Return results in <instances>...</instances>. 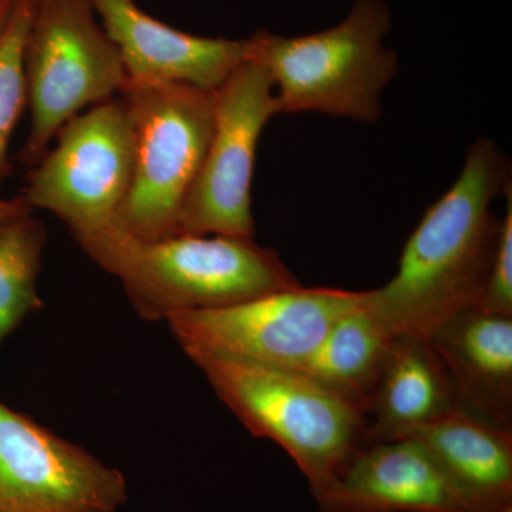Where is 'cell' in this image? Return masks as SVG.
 I'll return each mask as SVG.
<instances>
[{
  "instance_id": "6da1fadb",
  "label": "cell",
  "mask_w": 512,
  "mask_h": 512,
  "mask_svg": "<svg viewBox=\"0 0 512 512\" xmlns=\"http://www.w3.org/2000/svg\"><path fill=\"white\" fill-rule=\"evenodd\" d=\"M510 183L497 143L477 138L457 180L407 239L392 281L366 291V305L393 336L429 338L458 313L480 308L501 222L491 204Z\"/></svg>"
},
{
  "instance_id": "7a4b0ae2",
  "label": "cell",
  "mask_w": 512,
  "mask_h": 512,
  "mask_svg": "<svg viewBox=\"0 0 512 512\" xmlns=\"http://www.w3.org/2000/svg\"><path fill=\"white\" fill-rule=\"evenodd\" d=\"M79 245L94 264L119 279L134 311L151 322L301 285L278 251L254 239L175 235L141 241L114 227Z\"/></svg>"
},
{
  "instance_id": "3957f363",
  "label": "cell",
  "mask_w": 512,
  "mask_h": 512,
  "mask_svg": "<svg viewBox=\"0 0 512 512\" xmlns=\"http://www.w3.org/2000/svg\"><path fill=\"white\" fill-rule=\"evenodd\" d=\"M392 13L384 0H355L332 28L302 36L256 30L249 59L264 66L274 86L276 113H319L375 124L382 93L399 72L384 40Z\"/></svg>"
},
{
  "instance_id": "277c9868",
  "label": "cell",
  "mask_w": 512,
  "mask_h": 512,
  "mask_svg": "<svg viewBox=\"0 0 512 512\" xmlns=\"http://www.w3.org/2000/svg\"><path fill=\"white\" fill-rule=\"evenodd\" d=\"M222 403L256 437L284 448L313 497L363 444L366 414L298 369L194 357Z\"/></svg>"
},
{
  "instance_id": "5b68a950",
  "label": "cell",
  "mask_w": 512,
  "mask_h": 512,
  "mask_svg": "<svg viewBox=\"0 0 512 512\" xmlns=\"http://www.w3.org/2000/svg\"><path fill=\"white\" fill-rule=\"evenodd\" d=\"M134 128V170L117 225L131 237L178 235L180 215L214 130L217 90L127 82L119 96Z\"/></svg>"
},
{
  "instance_id": "8992f818",
  "label": "cell",
  "mask_w": 512,
  "mask_h": 512,
  "mask_svg": "<svg viewBox=\"0 0 512 512\" xmlns=\"http://www.w3.org/2000/svg\"><path fill=\"white\" fill-rule=\"evenodd\" d=\"M30 133L20 160L33 167L82 111L116 99L126 69L92 0H33L25 46Z\"/></svg>"
},
{
  "instance_id": "52a82bcc",
  "label": "cell",
  "mask_w": 512,
  "mask_h": 512,
  "mask_svg": "<svg viewBox=\"0 0 512 512\" xmlns=\"http://www.w3.org/2000/svg\"><path fill=\"white\" fill-rule=\"evenodd\" d=\"M134 128L120 97L72 117L33 165L22 201L55 214L77 244L117 225L134 170Z\"/></svg>"
},
{
  "instance_id": "ba28073f",
  "label": "cell",
  "mask_w": 512,
  "mask_h": 512,
  "mask_svg": "<svg viewBox=\"0 0 512 512\" xmlns=\"http://www.w3.org/2000/svg\"><path fill=\"white\" fill-rule=\"evenodd\" d=\"M365 291L296 288L165 320L185 355L301 369L330 326L355 308Z\"/></svg>"
},
{
  "instance_id": "9c48e42d",
  "label": "cell",
  "mask_w": 512,
  "mask_h": 512,
  "mask_svg": "<svg viewBox=\"0 0 512 512\" xmlns=\"http://www.w3.org/2000/svg\"><path fill=\"white\" fill-rule=\"evenodd\" d=\"M276 113L274 86L245 60L217 90L214 130L180 215L178 235L255 237L252 180L259 138Z\"/></svg>"
},
{
  "instance_id": "30bf717a",
  "label": "cell",
  "mask_w": 512,
  "mask_h": 512,
  "mask_svg": "<svg viewBox=\"0 0 512 512\" xmlns=\"http://www.w3.org/2000/svg\"><path fill=\"white\" fill-rule=\"evenodd\" d=\"M116 468L0 403V512H117Z\"/></svg>"
},
{
  "instance_id": "8fae6325",
  "label": "cell",
  "mask_w": 512,
  "mask_h": 512,
  "mask_svg": "<svg viewBox=\"0 0 512 512\" xmlns=\"http://www.w3.org/2000/svg\"><path fill=\"white\" fill-rule=\"evenodd\" d=\"M119 50L127 82L218 90L248 59V39L192 35L148 15L137 0H92Z\"/></svg>"
},
{
  "instance_id": "7c38bea8",
  "label": "cell",
  "mask_w": 512,
  "mask_h": 512,
  "mask_svg": "<svg viewBox=\"0 0 512 512\" xmlns=\"http://www.w3.org/2000/svg\"><path fill=\"white\" fill-rule=\"evenodd\" d=\"M315 500L320 512H470L412 437L360 444Z\"/></svg>"
},
{
  "instance_id": "4fadbf2b",
  "label": "cell",
  "mask_w": 512,
  "mask_h": 512,
  "mask_svg": "<svg viewBox=\"0 0 512 512\" xmlns=\"http://www.w3.org/2000/svg\"><path fill=\"white\" fill-rule=\"evenodd\" d=\"M457 412L512 431V316L471 308L429 336Z\"/></svg>"
},
{
  "instance_id": "5bb4252c",
  "label": "cell",
  "mask_w": 512,
  "mask_h": 512,
  "mask_svg": "<svg viewBox=\"0 0 512 512\" xmlns=\"http://www.w3.org/2000/svg\"><path fill=\"white\" fill-rule=\"evenodd\" d=\"M456 410L429 339L393 336L366 410L363 443L403 439Z\"/></svg>"
},
{
  "instance_id": "9a60e30c",
  "label": "cell",
  "mask_w": 512,
  "mask_h": 512,
  "mask_svg": "<svg viewBox=\"0 0 512 512\" xmlns=\"http://www.w3.org/2000/svg\"><path fill=\"white\" fill-rule=\"evenodd\" d=\"M407 437L429 450L468 511L512 507V431L453 410Z\"/></svg>"
},
{
  "instance_id": "2e32d148",
  "label": "cell",
  "mask_w": 512,
  "mask_h": 512,
  "mask_svg": "<svg viewBox=\"0 0 512 512\" xmlns=\"http://www.w3.org/2000/svg\"><path fill=\"white\" fill-rule=\"evenodd\" d=\"M393 335L363 301L343 313L301 366L325 389L366 414Z\"/></svg>"
},
{
  "instance_id": "e0dca14e",
  "label": "cell",
  "mask_w": 512,
  "mask_h": 512,
  "mask_svg": "<svg viewBox=\"0 0 512 512\" xmlns=\"http://www.w3.org/2000/svg\"><path fill=\"white\" fill-rule=\"evenodd\" d=\"M46 242V225L32 214L0 220V348L42 308L37 279Z\"/></svg>"
},
{
  "instance_id": "ac0fdd59",
  "label": "cell",
  "mask_w": 512,
  "mask_h": 512,
  "mask_svg": "<svg viewBox=\"0 0 512 512\" xmlns=\"http://www.w3.org/2000/svg\"><path fill=\"white\" fill-rule=\"evenodd\" d=\"M33 0H13L0 30V184L9 174V144L20 117L29 106L25 46Z\"/></svg>"
},
{
  "instance_id": "d6986e66",
  "label": "cell",
  "mask_w": 512,
  "mask_h": 512,
  "mask_svg": "<svg viewBox=\"0 0 512 512\" xmlns=\"http://www.w3.org/2000/svg\"><path fill=\"white\" fill-rule=\"evenodd\" d=\"M504 195L507 210L501 218L497 247L480 308L495 315L512 316V183L507 185Z\"/></svg>"
},
{
  "instance_id": "ffe728a7",
  "label": "cell",
  "mask_w": 512,
  "mask_h": 512,
  "mask_svg": "<svg viewBox=\"0 0 512 512\" xmlns=\"http://www.w3.org/2000/svg\"><path fill=\"white\" fill-rule=\"evenodd\" d=\"M33 210L22 201L18 200H0V220L5 218L20 217V215L32 214Z\"/></svg>"
},
{
  "instance_id": "44dd1931",
  "label": "cell",
  "mask_w": 512,
  "mask_h": 512,
  "mask_svg": "<svg viewBox=\"0 0 512 512\" xmlns=\"http://www.w3.org/2000/svg\"><path fill=\"white\" fill-rule=\"evenodd\" d=\"M13 0H0V30L8 19L10 9H12Z\"/></svg>"
}]
</instances>
